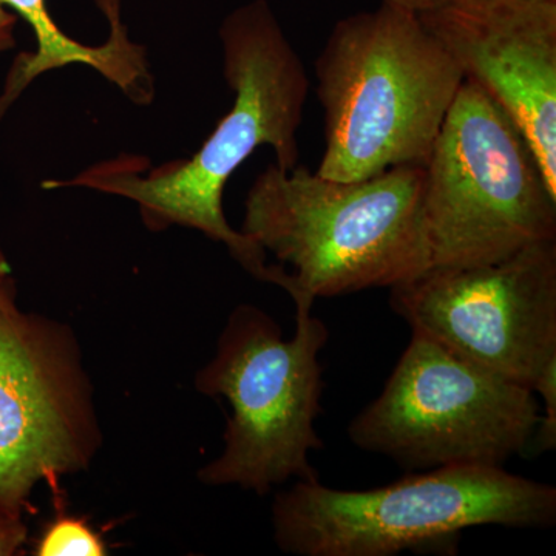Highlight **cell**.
I'll return each mask as SVG.
<instances>
[{
  "label": "cell",
  "instance_id": "cell-1",
  "mask_svg": "<svg viewBox=\"0 0 556 556\" xmlns=\"http://www.w3.org/2000/svg\"><path fill=\"white\" fill-rule=\"evenodd\" d=\"M219 38L226 83L236 101L192 159L144 175L141 159L119 156L72 179L43 186L100 190L134 201L149 230L160 232L170 226L200 230L225 244L252 277L287 291L288 270L268 265V255L255 241L230 228L223 212V190L260 146L274 149L280 169L298 166V130L308 97V75L266 0H254L230 13Z\"/></svg>",
  "mask_w": 556,
  "mask_h": 556
},
{
  "label": "cell",
  "instance_id": "cell-2",
  "mask_svg": "<svg viewBox=\"0 0 556 556\" xmlns=\"http://www.w3.org/2000/svg\"><path fill=\"white\" fill-rule=\"evenodd\" d=\"M422 185L424 163L358 181L274 163L249 189L241 232L291 266L288 294L295 311H311L316 299L390 289L426 273Z\"/></svg>",
  "mask_w": 556,
  "mask_h": 556
},
{
  "label": "cell",
  "instance_id": "cell-3",
  "mask_svg": "<svg viewBox=\"0 0 556 556\" xmlns=\"http://www.w3.org/2000/svg\"><path fill=\"white\" fill-rule=\"evenodd\" d=\"M316 73L325 110L316 174L336 181L424 163L464 83L416 11L388 2L339 21Z\"/></svg>",
  "mask_w": 556,
  "mask_h": 556
},
{
  "label": "cell",
  "instance_id": "cell-4",
  "mask_svg": "<svg viewBox=\"0 0 556 556\" xmlns=\"http://www.w3.org/2000/svg\"><path fill=\"white\" fill-rule=\"evenodd\" d=\"M556 489L504 467L431 468L371 490L314 481L281 490L273 506L274 541L295 556H394L456 551L471 527L548 529Z\"/></svg>",
  "mask_w": 556,
  "mask_h": 556
},
{
  "label": "cell",
  "instance_id": "cell-5",
  "mask_svg": "<svg viewBox=\"0 0 556 556\" xmlns=\"http://www.w3.org/2000/svg\"><path fill=\"white\" fill-rule=\"evenodd\" d=\"M295 321L287 340L257 306L230 314L215 356L195 378L201 394L226 397L232 408L222 455L199 471L203 484L263 496L292 478L318 479L309 453L324 448L316 430L324 387L318 354L329 331L308 309H298Z\"/></svg>",
  "mask_w": 556,
  "mask_h": 556
},
{
  "label": "cell",
  "instance_id": "cell-6",
  "mask_svg": "<svg viewBox=\"0 0 556 556\" xmlns=\"http://www.w3.org/2000/svg\"><path fill=\"white\" fill-rule=\"evenodd\" d=\"M420 215L428 269L489 265L556 240V197L532 149L470 80L424 161Z\"/></svg>",
  "mask_w": 556,
  "mask_h": 556
},
{
  "label": "cell",
  "instance_id": "cell-7",
  "mask_svg": "<svg viewBox=\"0 0 556 556\" xmlns=\"http://www.w3.org/2000/svg\"><path fill=\"white\" fill-rule=\"evenodd\" d=\"M540 412L535 391L412 331L382 393L348 434L356 447L412 471L504 467L529 448Z\"/></svg>",
  "mask_w": 556,
  "mask_h": 556
},
{
  "label": "cell",
  "instance_id": "cell-8",
  "mask_svg": "<svg viewBox=\"0 0 556 556\" xmlns=\"http://www.w3.org/2000/svg\"><path fill=\"white\" fill-rule=\"evenodd\" d=\"M102 445L93 387L75 332L24 313L0 281V510L21 517L39 482L90 466Z\"/></svg>",
  "mask_w": 556,
  "mask_h": 556
},
{
  "label": "cell",
  "instance_id": "cell-9",
  "mask_svg": "<svg viewBox=\"0 0 556 556\" xmlns=\"http://www.w3.org/2000/svg\"><path fill=\"white\" fill-rule=\"evenodd\" d=\"M412 331L533 390L556 358V240L489 265L437 268L390 288Z\"/></svg>",
  "mask_w": 556,
  "mask_h": 556
},
{
  "label": "cell",
  "instance_id": "cell-10",
  "mask_svg": "<svg viewBox=\"0 0 556 556\" xmlns=\"http://www.w3.org/2000/svg\"><path fill=\"white\" fill-rule=\"evenodd\" d=\"M417 16L514 121L556 197V0H438Z\"/></svg>",
  "mask_w": 556,
  "mask_h": 556
},
{
  "label": "cell",
  "instance_id": "cell-11",
  "mask_svg": "<svg viewBox=\"0 0 556 556\" xmlns=\"http://www.w3.org/2000/svg\"><path fill=\"white\" fill-rule=\"evenodd\" d=\"M0 3L16 11L30 25L38 43L33 53H22L14 60L0 97V119L38 76L75 64L97 70L138 104L152 101V76L146 51L131 42L126 25L121 22L119 0H98L110 22V38L100 47L84 46L62 33L51 20L46 0H0Z\"/></svg>",
  "mask_w": 556,
  "mask_h": 556
},
{
  "label": "cell",
  "instance_id": "cell-12",
  "mask_svg": "<svg viewBox=\"0 0 556 556\" xmlns=\"http://www.w3.org/2000/svg\"><path fill=\"white\" fill-rule=\"evenodd\" d=\"M38 556H104V540L86 521L58 517L46 530L36 546Z\"/></svg>",
  "mask_w": 556,
  "mask_h": 556
},
{
  "label": "cell",
  "instance_id": "cell-13",
  "mask_svg": "<svg viewBox=\"0 0 556 556\" xmlns=\"http://www.w3.org/2000/svg\"><path fill=\"white\" fill-rule=\"evenodd\" d=\"M535 394L543 399L544 413L541 415L535 434L530 444L535 453L554 452L556 448V358L548 362L533 386Z\"/></svg>",
  "mask_w": 556,
  "mask_h": 556
},
{
  "label": "cell",
  "instance_id": "cell-14",
  "mask_svg": "<svg viewBox=\"0 0 556 556\" xmlns=\"http://www.w3.org/2000/svg\"><path fill=\"white\" fill-rule=\"evenodd\" d=\"M28 530L21 517L0 510V556L20 555Z\"/></svg>",
  "mask_w": 556,
  "mask_h": 556
},
{
  "label": "cell",
  "instance_id": "cell-15",
  "mask_svg": "<svg viewBox=\"0 0 556 556\" xmlns=\"http://www.w3.org/2000/svg\"><path fill=\"white\" fill-rule=\"evenodd\" d=\"M16 24L17 17L0 3V53L16 46V39H14Z\"/></svg>",
  "mask_w": 556,
  "mask_h": 556
},
{
  "label": "cell",
  "instance_id": "cell-16",
  "mask_svg": "<svg viewBox=\"0 0 556 556\" xmlns=\"http://www.w3.org/2000/svg\"><path fill=\"white\" fill-rule=\"evenodd\" d=\"M383 2L393 3V5L404 7V9L416 11H424L433 7L438 0H383Z\"/></svg>",
  "mask_w": 556,
  "mask_h": 556
},
{
  "label": "cell",
  "instance_id": "cell-17",
  "mask_svg": "<svg viewBox=\"0 0 556 556\" xmlns=\"http://www.w3.org/2000/svg\"><path fill=\"white\" fill-rule=\"evenodd\" d=\"M10 265L9 262H7L5 255H3V252L0 251V281L3 280V278H7L10 276Z\"/></svg>",
  "mask_w": 556,
  "mask_h": 556
}]
</instances>
